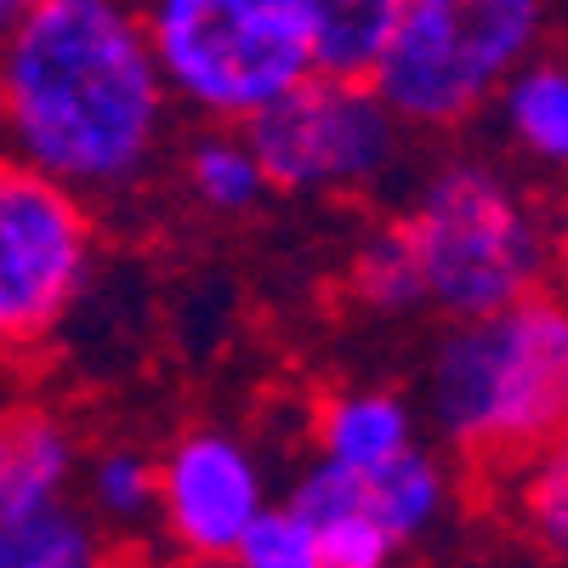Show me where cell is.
<instances>
[{
	"instance_id": "cell-16",
	"label": "cell",
	"mask_w": 568,
	"mask_h": 568,
	"mask_svg": "<svg viewBox=\"0 0 568 568\" xmlns=\"http://www.w3.org/2000/svg\"><path fill=\"white\" fill-rule=\"evenodd\" d=\"M0 568H109V540L63 500L0 529Z\"/></svg>"
},
{
	"instance_id": "cell-15",
	"label": "cell",
	"mask_w": 568,
	"mask_h": 568,
	"mask_svg": "<svg viewBox=\"0 0 568 568\" xmlns=\"http://www.w3.org/2000/svg\"><path fill=\"white\" fill-rule=\"evenodd\" d=\"M364 506H369V517L382 524V535L393 546H409V540H420L444 517V506H449V471L426 449H409L393 466H382V471H369V478H364Z\"/></svg>"
},
{
	"instance_id": "cell-5",
	"label": "cell",
	"mask_w": 568,
	"mask_h": 568,
	"mask_svg": "<svg viewBox=\"0 0 568 568\" xmlns=\"http://www.w3.org/2000/svg\"><path fill=\"white\" fill-rule=\"evenodd\" d=\"M540 0H398L369 91L398 125H466L546 40Z\"/></svg>"
},
{
	"instance_id": "cell-14",
	"label": "cell",
	"mask_w": 568,
	"mask_h": 568,
	"mask_svg": "<svg viewBox=\"0 0 568 568\" xmlns=\"http://www.w3.org/2000/svg\"><path fill=\"white\" fill-rule=\"evenodd\" d=\"M495 484H500V506L511 517V529L540 557L568 568V433L535 449L529 460H517L511 471H500Z\"/></svg>"
},
{
	"instance_id": "cell-12",
	"label": "cell",
	"mask_w": 568,
	"mask_h": 568,
	"mask_svg": "<svg viewBox=\"0 0 568 568\" xmlns=\"http://www.w3.org/2000/svg\"><path fill=\"white\" fill-rule=\"evenodd\" d=\"M500 120L529 160L568 171V58L535 52L500 85Z\"/></svg>"
},
{
	"instance_id": "cell-20",
	"label": "cell",
	"mask_w": 568,
	"mask_h": 568,
	"mask_svg": "<svg viewBox=\"0 0 568 568\" xmlns=\"http://www.w3.org/2000/svg\"><path fill=\"white\" fill-rule=\"evenodd\" d=\"M233 568H318V540L291 506H267L233 551Z\"/></svg>"
},
{
	"instance_id": "cell-22",
	"label": "cell",
	"mask_w": 568,
	"mask_h": 568,
	"mask_svg": "<svg viewBox=\"0 0 568 568\" xmlns=\"http://www.w3.org/2000/svg\"><path fill=\"white\" fill-rule=\"evenodd\" d=\"M557 245L568 256V187H562V200H557Z\"/></svg>"
},
{
	"instance_id": "cell-3",
	"label": "cell",
	"mask_w": 568,
	"mask_h": 568,
	"mask_svg": "<svg viewBox=\"0 0 568 568\" xmlns=\"http://www.w3.org/2000/svg\"><path fill=\"white\" fill-rule=\"evenodd\" d=\"M404 240L420 273V296L455 324L489 318L546 291L551 233L524 187L489 160H444L415 194Z\"/></svg>"
},
{
	"instance_id": "cell-18",
	"label": "cell",
	"mask_w": 568,
	"mask_h": 568,
	"mask_svg": "<svg viewBox=\"0 0 568 568\" xmlns=\"http://www.w3.org/2000/svg\"><path fill=\"white\" fill-rule=\"evenodd\" d=\"M353 291L369 313H409L420 307V273H415V256H409V240H404V222H387L375 227L369 240L358 245L353 256Z\"/></svg>"
},
{
	"instance_id": "cell-4",
	"label": "cell",
	"mask_w": 568,
	"mask_h": 568,
	"mask_svg": "<svg viewBox=\"0 0 568 568\" xmlns=\"http://www.w3.org/2000/svg\"><path fill=\"white\" fill-rule=\"evenodd\" d=\"M142 34L165 98L251 125L313 74V0H160Z\"/></svg>"
},
{
	"instance_id": "cell-24",
	"label": "cell",
	"mask_w": 568,
	"mask_h": 568,
	"mask_svg": "<svg viewBox=\"0 0 568 568\" xmlns=\"http://www.w3.org/2000/svg\"><path fill=\"white\" fill-rule=\"evenodd\" d=\"M0 154H7V131H0Z\"/></svg>"
},
{
	"instance_id": "cell-23",
	"label": "cell",
	"mask_w": 568,
	"mask_h": 568,
	"mask_svg": "<svg viewBox=\"0 0 568 568\" xmlns=\"http://www.w3.org/2000/svg\"><path fill=\"white\" fill-rule=\"evenodd\" d=\"M182 568H233V562H182Z\"/></svg>"
},
{
	"instance_id": "cell-2",
	"label": "cell",
	"mask_w": 568,
	"mask_h": 568,
	"mask_svg": "<svg viewBox=\"0 0 568 568\" xmlns=\"http://www.w3.org/2000/svg\"><path fill=\"white\" fill-rule=\"evenodd\" d=\"M426 409L484 478L557 444L568 433V296L535 291L455 324L426 369Z\"/></svg>"
},
{
	"instance_id": "cell-9",
	"label": "cell",
	"mask_w": 568,
	"mask_h": 568,
	"mask_svg": "<svg viewBox=\"0 0 568 568\" xmlns=\"http://www.w3.org/2000/svg\"><path fill=\"white\" fill-rule=\"evenodd\" d=\"M74 433L45 409H0V529L63 506L74 484Z\"/></svg>"
},
{
	"instance_id": "cell-7",
	"label": "cell",
	"mask_w": 568,
	"mask_h": 568,
	"mask_svg": "<svg viewBox=\"0 0 568 568\" xmlns=\"http://www.w3.org/2000/svg\"><path fill=\"white\" fill-rule=\"evenodd\" d=\"M98 227L80 194L0 160V336L40 342L91 278Z\"/></svg>"
},
{
	"instance_id": "cell-13",
	"label": "cell",
	"mask_w": 568,
	"mask_h": 568,
	"mask_svg": "<svg viewBox=\"0 0 568 568\" xmlns=\"http://www.w3.org/2000/svg\"><path fill=\"white\" fill-rule=\"evenodd\" d=\"M398 0H313V80L369 85L387 58Z\"/></svg>"
},
{
	"instance_id": "cell-19",
	"label": "cell",
	"mask_w": 568,
	"mask_h": 568,
	"mask_svg": "<svg viewBox=\"0 0 568 568\" xmlns=\"http://www.w3.org/2000/svg\"><path fill=\"white\" fill-rule=\"evenodd\" d=\"M91 506H98L103 517H114V524H136V517H149L154 500H160V484H154V466L142 460L136 449H109L91 460Z\"/></svg>"
},
{
	"instance_id": "cell-8",
	"label": "cell",
	"mask_w": 568,
	"mask_h": 568,
	"mask_svg": "<svg viewBox=\"0 0 568 568\" xmlns=\"http://www.w3.org/2000/svg\"><path fill=\"white\" fill-rule=\"evenodd\" d=\"M165 540L187 562H233L251 524L267 511L251 449L227 433H182L154 471Z\"/></svg>"
},
{
	"instance_id": "cell-1",
	"label": "cell",
	"mask_w": 568,
	"mask_h": 568,
	"mask_svg": "<svg viewBox=\"0 0 568 568\" xmlns=\"http://www.w3.org/2000/svg\"><path fill=\"white\" fill-rule=\"evenodd\" d=\"M0 131L69 194H125L165 136V85L120 0H34L0 45Z\"/></svg>"
},
{
	"instance_id": "cell-25",
	"label": "cell",
	"mask_w": 568,
	"mask_h": 568,
	"mask_svg": "<svg viewBox=\"0 0 568 568\" xmlns=\"http://www.w3.org/2000/svg\"><path fill=\"white\" fill-rule=\"evenodd\" d=\"M0 342H7V336H0Z\"/></svg>"
},
{
	"instance_id": "cell-17",
	"label": "cell",
	"mask_w": 568,
	"mask_h": 568,
	"mask_svg": "<svg viewBox=\"0 0 568 568\" xmlns=\"http://www.w3.org/2000/svg\"><path fill=\"white\" fill-rule=\"evenodd\" d=\"M187 182H194V194L211 205V211H251L262 200V165L251 154L245 136H227V131H211L200 136L194 149H187Z\"/></svg>"
},
{
	"instance_id": "cell-10",
	"label": "cell",
	"mask_w": 568,
	"mask_h": 568,
	"mask_svg": "<svg viewBox=\"0 0 568 568\" xmlns=\"http://www.w3.org/2000/svg\"><path fill=\"white\" fill-rule=\"evenodd\" d=\"M291 511L318 540V568H387L393 551H398L364 506V478L329 466V460H318L296 484Z\"/></svg>"
},
{
	"instance_id": "cell-21",
	"label": "cell",
	"mask_w": 568,
	"mask_h": 568,
	"mask_svg": "<svg viewBox=\"0 0 568 568\" xmlns=\"http://www.w3.org/2000/svg\"><path fill=\"white\" fill-rule=\"evenodd\" d=\"M18 12H23L18 0H0V45H7V34L18 29Z\"/></svg>"
},
{
	"instance_id": "cell-11",
	"label": "cell",
	"mask_w": 568,
	"mask_h": 568,
	"mask_svg": "<svg viewBox=\"0 0 568 568\" xmlns=\"http://www.w3.org/2000/svg\"><path fill=\"white\" fill-rule=\"evenodd\" d=\"M318 444L329 466L369 478L415 449V415L393 393H342L318 409Z\"/></svg>"
},
{
	"instance_id": "cell-6",
	"label": "cell",
	"mask_w": 568,
	"mask_h": 568,
	"mask_svg": "<svg viewBox=\"0 0 568 568\" xmlns=\"http://www.w3.org/2000/svg\"><path fill=\"white\" fill-rule=\"evenodd\" d=\"M262 182L291 194H364L398 160V120L369 85L302 80L245 125Z\"/></svg>"
}]
</instances>
